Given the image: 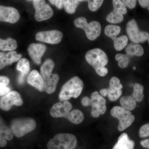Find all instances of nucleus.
<instances>
[{"instance_id":"obj_1","label":"nucleus","mask_w":149,"mask_h":149,"mask_svg":"<svg viewBox=\"0 0 149 149\" xmlns=\"http://www.w3.org/2000/svg\"><path fill=\"white\" fill-rule=\"evenodd\" d=\"M83 81L77 76L71 78L65 83L59 94V100L61 102L68 100L71 98H77L83 90Z\"/></svg>"},{"instance_id":"obj_2","label":"nucleus","mask_w":149,"mask_h":149,"mask_svg":"<svg viewBox=\"0 0 149 149\" xmlns=\"http://www.w3.org/2000/svg\"><path fill=\"white\" fill-rule=\"evenodd\" d=\"M55 66L53 61L47 59L40 68V72L46 84V93L52 94L55 92L58 83L59 77L58 74H52Z\"/></svg>"},{"instance_id":"obj_3","label":"nucleus","mask_w":149,"mask_h":149,"mask_svg":"<svg viewBox=\"0 0 149 149\" xmlns=\"http://www.w3.org/2000/svg\"><path fill=\"white\" fill-rule=\"evenodd\" d=\"M76 137L70 133H60L48 142V149H75L77 146Z\"/></svg>"},{"instance_id":"obj_4","label":"nucleus","mask_w":149,"mask_h":149,"mask_svg":"<svg viewBox=\"0 0 149 149\" xmlns=\"http://www.w3.org/2000/svg\"><path fill=\"white\" fill-rule=\"evenodd\" d=\"M36 126V122L32 118L17 119L12 122L11 130L15 136L20 138L32 132Z\"/></svg>"},{"instance_id":"obj_5","label":"nucleus","mask_w":149,"mask_h":149,"mask_svg":"<svg viewBox=\"0 0 149 149\" xmlns=\"http://www.w3.org/2000/svg\"><path fill=\"white\" fill-rule=\"evenodd\" d=\"M111 114L119 120L118 130L123 131L132 125L135 119L131 112L126 110L122 107L115 106L111 111Z\"/></svg>"},{"instance_id":"obj_6","label":"nucleus","mask_w":149,"mask_h":149,"mask_svg":"<svg viewBox=\"0 0 149 149\" xmlns=\"http://www.w3.org/2000/svg\"><path fill=\"white\" fill-rule=\"evenodd\" d=\"M85 58L87 62L95 70L105 67L108 63V58L106 54L98 48L88 51L85 54Z\"/></svg>"},{"instance_id":"obj_7","label":"nucleus","mask_w":149,"mask_h":149,"mask_svg":"<svg viewBox=\"0 0 149 149\" xmlns=\"http://www.w3.org/2000/svg\"><path fill=\"white\" fill-rule=\"evenodd\" d=\"M126 32L129 39L133 43L144 42L149 38L148 32L140 30L137 22L134 19H131L127 23Z\"/></svg>"},{"instance_id":"obj_8","label":"nucleus","mask_w":149,"mask_h":149,"mask_svg":"<svg viewBox=\"0 0 149 149\" xmlns=\"http://www.w3.org/2000/svg\"><path fill=\"white\" fill-rule=\"evenodd\" d=\"M32 2L35 10V17L37 21H45L53 16V10L45 1L34 0Z\"/></svg>"},{"instance_id":"obj_9","label":"nucleus","mask_w":149,"mask_h":149,"mask_svg":"<svg viewBox=\"0 0 149 149\" xmlns=\"http://www.w3.org/2000/svg\"><path fill=\"white\" fill-rule=\"evenodd\" d=\"M91 105L92 107L91 115L94 118H97L100 115L104 114L107 110L106 100L97 91H95L91 96Z\"/></svg>"},{"instance_id":"obj_10","label":"nucleus","mask_w":149,"mask_h":149,"mask_svg":"<svg viewBox=\"0 0 149 149\" xmlns=\"http://www.w3.org/2000/svg\"><path fill=\"white\" fill-rule=\"evenodd\" d=\"M23 104L20 94L16 91H10L0 99V108L4 111H8L13 106H20Z\"/></svg>"},{"instance_id":"obj_11","label":"nucleus","mask_w":149,"mask_h":149,"mask_svg":"<svg viewBox=\"0 0 149 149\" xmlns=\"http://www.w3.org/2000/svg\"><path fill=\"white\" fill-rule=\"evenodd\" d=\"M63 37V34L57 30L41 31L37 32L36 35V39L51 44H57L60 42Z\"/></svg>"},{"instance_id":"obj_12","label":"nucleus","mask_w":149,"mask_h":149,"mask_svg":"<svg viewBox=\"0 0 149 149\" xmlns=\"http://www.w3.org/2000/svg\"><path fill=\"white\" fill-rule=\"evenodd\" d=\"M20 18V15L16 8L12 7L0 5V22L16 23Z\"/></svg>"},{"instance_id":"obj_13","label":"nucleus","mask_w":149,"mask_h":149,"mask_svg":"<svg viewBox=\"0 0 149 149\" xmlns=\"http://www.w3.org/2000/svg\"><path fill=\"white\" fill-rule=\"evenodd\" d=\"M72 108V104L66 101L63 103L58 102L54 104L50 110V113L54 118H66Z\"/></svg>"},{"instance_id":"obj_14","label":"nucleus","mask_w":149,"mask_h":149,"mask_svg":"<svg viewBox=\"0 0 149 149\" xmlns=\"http://www.w3.org/2000/svg\"><path fill=\"white\" fill-rule=\"evenodd\" d=\"M46 49V46L43 44L32 43L29 45L27 50L29 56L34 62L37 65H40L41 63V58L44 55Z\"/></svg>"},{"instance_id":"obj_15","label":"nucleus","mask_w":149,"mask_h":149,"mask_svg":"<svg viewBox=\"0 0 149 149\" xmlns=\"http://www.w3.org/2000/svg\"><path fill=\"white\" fill-rule=\"evenodd\" d=\"M27 83L41 92L45 91L46 84L42 75L36 70L29 73L27 78Z\"/></svg>"},{"instance_id":"obj_16","label":"nucleus","mask_w":149,"mask_h":149,"mask_svg":"<svg viewBox=\"0 0 149 149\" xmlns=\"http://www.w3.org/2000/svg\"><path fill=\"white\" fill-rule=\"evenodd\" d=\"M22 57L21 54L17 53L16 51H10L7 53L0 52V70L13 63L18 61Z\"/></svg>"},{"instance_id":"obj_17","label":"nucleus","mask_w":149,"mask_h":149,"mask_svg":"<svg viewBox=\"0 0 149 149\" xmlns=\"http://www.w3.org/2000/svg\"><path fill=\"white\" fill-rule=\"evenodd\" d=\"M101 29V25L100 22L93 21L88 23L83 30L85 31L87 38L91 41H94L100 36Z\"/></svg>"},{"instance_id":"obj_18","label":"nucleus","mask_w":149,"mask_h":149,"mask_svg":"<svg viewBox=\"0 0 149 149\" xmlns=\"http://www.w3.org/2000/svg\"><path fill=\"white\" fill-rule=\"evenodd\" d=\"M135 143L130 140L126 133H123L118 138L117 143L112 149H133Z\"/></svg>"},{"instance_id":"obj_19","label":"nucleus","mask_w":149,"mask_h":149,"mask_svg":"<svg viewBox=\"0 0 149 149\" xmlns=\"http://www.w3.org/2000/svg\"><path fill=\"white\" fill-rule=\"evenodd\" d=\"M17 42L13 38L8 37L6 40L0 38V50L13 51L17 48Z\"/></svg>"},{"instance_id":"obj_20","label":"nucleus","mask_w":149,"mask_h":149,"mask_svg":"<svg viewBox=\"0 0 149 149\" xmlns=\"http://www.w3.org/2000/svg\"><path fill=\"white\" fill-rule=\"evenodd\" d=\"M126 54L129 56H141L143 55L144 49L143 47L139 44H130L125 49Z\"/></svg>"},{"instance_id":"obj_21","label":"nucleus","mask_w":149,"mask_h":149,"mask_svg":"<svg viewBox=\"0 0 149 149\" xmlns=\"http://www.w3.org/2000/svg\"><path fill=\"white\" fill-rule=\"evenodd\" d=\"M120 105L126 110H133L136 107V101L132 95L123 96L120 100Z\"/></svg>"},{"instance_id":"obj_22","label":"nucleus","mask_w":149,"mask_h":149,"mask_svg":"<svg viewBox=\"0 0 149 149\" xmlns=\"http://www.w3.org/2000/svg\"><path fill=\"white\" fill-rule=\"evenodd\" d=\"M84 115L81 111L74 109L69 113L66 119L75 124H80L84 120Z\"/></svg>"},{"instance_id":"obj_23","label":"nucleus","mask_w":149,"mask_h":149,"mask_svg":"<svg viewBox=\"0 0 149 149\" xmlns=\"http://www.w3.org/2000/svg\"><path fill=\"white\" fill-rule=\"evenodd\" d=\"M17 69L21 72L19 75L25 77L30 70V63L29 60L25 58L20 59L17 65Z\"/></svg>"},{"instance_id":"obj_24","label":"nucleus","mask_w":149,"mask_h":149,"mask_svg":"<svg viewBox=\"0 0 149 149\" xmlns=\"http://www.w3.org/2000/svg\"><path fill=\"white\" fill-rule=\"evenodd\" d=\"M133 92L131 95L136 102H141L143 101L144 97V87L139 83H136L133 85Z\"/></svg>"},{"instance_id":"obj_25","label":"nucleus","mask_w":149,"mask_h":149,"mask_svg":"<svg viewBox=\"0 0 149 149\" xmlns=\"http://www.w3.org/2000/svg\"><path fill=\"white\" fill-rule=\"evenodd\" d=\"M120 30L121 28L119 26L109 24L105 28L104 33L107 36L113 40L120 33Z\"/></svg>"},{"instance_id":"obj_26","label":"nucleus","mask_w":149,"mask_h":149,"mask_svg":"<svg viewBox=\"0 0 149 149\" xmlns=\"http://www.w3.org/2000/svg\"><path fill=\"white\" fill-rule=\"evenodd\" d=\"M85 1H64V7L65 10L68 13L72 14L74 13L76 10L77 6L81 2Z\"/></svg>"},{"instance_id":"obj_27","label":"nucleus","mask_w":149,"mask_h":149,"mask_svg":"<svg viewBox=\"0 0 149 149\" xmlns=\"http://www.w3.org/2000/svg\"><path fill=\"white\" fill-rule=\"evenodd\" d=\"M113 40V46L116 50L120 51L127 45L128 38L125 35H122L119 37H116Z\"/></svg>"},{"instance_id":"obj_28","label":"nucleus","mask_w":149,"mask_h":149,"mask_svg":"<svg viewBox=\"0 0 149 149\" xmlns=\"http://www.w3.org/2000/svg\"><path fill=\"white\" fill-rule=\"evenodd\" d=\"M10 83L8 77L0 76V96L5 95L10 92V88L8 86Z\"/></svg>"},{"instance_id":"obj_29","label":"nucleus","mask_w":149,"mask_h":149,"mask_svg":"<svg viewBox=\"0 0 149 149\" xmlns=\"http://www.w3.org/2000/svg\"><path fill=\"white\" fill-rule=\"evenodd\" d=\"M123 15L116 12L113 10L107 16L106 19L107 21L113 24H117L121 22L123 20Z\"/></svg>"},{"instance_id":"obj_30","label":"nucleus","mask_w":149,"mask_h":149,"mask_svg":"<svg viewBox=\"0 0 149 149\" xmlns=\"http://www.w3.org/2000/svg\"><path fill=\"white\" fill-rule=\"evenodd\" d=\"M0 134L6 140L10 141L13 139V135L10 128L4 124L0 119Z\"/></svg>"},{"instance_id":"obj_31","label":"nucleus","mask_w":149,"mask_h":149,"mask_svg":"<svg viewBox=\"0 0 149 149\" xmlns=\"http://www.w3.org/2000/svg\"><path fill=\"white\" fill-rule=\"evenodd\" d=\"M107 90L108 98L111 101L114 102L117 100L122 95L121 90L110 87L107 88Z\"/></svg>"},{"instance_id":"obj_32","label":"nucleus","mask_w":149,"mask_h":149,"mask_svg":"<svg viewBox=\"0 0 149 149\" xmlns=\"http://www.w3.org/2000/svg\"><path fill=\"white\" fill-rule=\"evenodd\" d=\"M113 10L116 12L120 14H126L127 13V10L126 7L124 6L122 1L120 0H113L112 1Z\"/></svg>"},{"instance_id":"obj_33","label":"nucleus","mask_w":149,"mask_h":149,"mask_svg":"<svg viewBox=\"0 0 149 149\" xmlns=\"http://www.w3.org/2000/svg\"><path fill=\"white\" fill-rule=\"evenodd\" d=\"M115 59L118 61V65L120 68H125L129 63V56L127 54H118L115 56Z\"/></svg>"},{"instance_id":"obj_34","label":"nucleus","mask_w":149,"mask_h":149,"mask_svg":"<svg viewBox=\"0 0 149 149\" xmlns=\"http://www.w3.org/2000/svg\"><path fill=\"white\" fill-rule=\"evenodd\" d=\"M88 2V8L91 11L95 12L101 6L103 3L104 1L100 0H93L87 1Z\"/></svg>"},{"instance_id":"obj_35","label":"nucleus","mask_w":149,"mask_h":149,"mask_svg":"<svg viewBox=\"0 0 149 149\" xmlns=\"http://www.w3.org/2000/svg\"><path fill=\"white\" fill-rule=\"evenodd\" d=\"M74 25L75 27L80 29H84V27L88 24L87 19L83 17H77L74 19Z\"/></svg>"},{"instance_id":"obj_36","label":"nucleus","mask_w":149,"mask_h":149,"mask_svg":"<svg viewBox=\"0 0 149 149\" xmlns=\"http://www.w3.org/2000/svg\"><path fill=\"white\" fill-rule=\"evenodd\" d=\"M109 87L121 90L123 85L120 83V80L118 77H111L110 80Z\"/></svg>"},{"instance_id":"obj_37","label":"nucleus","mask_w":149,"mask_h":149,"mask_svg":"<svg viewBox=\"0 0 149 149\" xmlns=\"http://www.w3.org/2000/svg\"><path fill=\"white\" fill-rule=\"evenodd\" d=\"M139 135L141 138L149 136V123H146L141 126L139 130Z\"/></svg>"},{"instance_id":"obj_38","label":"nucleus","mask_w":149,"mask_h":149,"mask_svg":"<svg viewBox=\"0 0 149 149\" xmlns=\"http://www.w3.org/2000/svg\"><path fill=\"white\" fill-rule=\"evenodd\" d=\"M122 2L125 7L131 9L135 8L137 3V1L135 0H123Z\"/></svg>"},{"instance_id":"obj_39","label":"nucleus","mask_w":149,"mask_h":149,"mask_svg":"<svg viewBox=\"0 0 149 149\" xmlns=\"http://www.w3.org/2000/svg\"><path fill=\"white\" fill-rule=\"evenodd\" d=\"M95 70L97 74L101 77H104L107 74L108 72L107 68L105 67L97 68V69H95Z\"/></svg>"},{"instance_id":"obj_40","label":"nucleus","mask_w":149,"mask_h":149,"mask_svg":"<svg viewBox=\"0 0 149 149\" xmlns=\"http://www.w3.org/2000/svg\"><path fill=\"white\" fill-rule=\"evenodd\" d=\"M49 1L52 4L55 6L59 9H61L63 7V6H64V1H62V0H60V1H59V0L58 1V0H56H56L55 1L52 0V1H51V0H50Z\"/></svg>"},{"instance_id":"obj_41","label":"nucleus","mask_w":149,"mask_h":149,"mask_svg":"<svg viewBox=\"0 0 149 149\" xmlns=\"http://www.w3.org/2000/svg\"><path fill=\"white\" fill-rule=\"evenodd\" d=\"M82 105L84 107H88L91 105V98L88 97H83L81 100Z\"/></svg>"},{"instance_id":"obj_42","label":"nucleus","mask_w":149,"mask_h":149,"mask_svg":"<svg viewBox=\"0 0 149 149\" xmlns=\"http://www.w3.org/2000/svg\"><path fill=\"white\" fill-rule=\"evenodd\" d=\"M139 2L140 5L143 8H146L149 6V0H140Z\"/></svg>"},{"instance_id":"obj_43","label":"nucleus","mask_w":149,"mask_h":149,"mask_svg":"<svg viewBox=\"0 0 149 149\" xmlns=\"http://www.w3.org/2000/svg\"><path fill=\"white\" fill-rule=\"evenodd\" d=\"M7 144L6 140L0 134V147H5Z\"/></svg>"},{"instance_id":"obj_44","label":"nucleus","mask_w":149,"mask_h":149,"mask_svg":"<svg viewBox=\"0 0 149 149\" xmlns=\"http://www.w3.org/2000/svg\"><path fill=\"white\" fill-rule=\"evenodd\" d=\"M141 145L143 147L149 149V139H146L141 141Z\"/></svg>"},{"instance_id":"obj_45","label":"nucleus","mask_w":149,"mask_h":149,"mask_svg":"<svg viewBox=\"0 0 149 149\" xmlns=\"http://www.w3.org/2000/svg\"><path fill=\"white\" fill-rule=\"evenodd\" d=\"M100 93L103 97H105L108 95L107 88H103L100 90Z\"/></svg>"},{"instance_id":"obj_46","label":"nucleus","mask_w":149,"mask_h":149,"mask_svg":"<svg viewBox=\"0 0 149 149\" xmlns=\"http://www.w3.org/2000/svg\"><path fill=\"white\" fill-rule=\"evenodd\" d=\"M130 85V87H133V83H130V85Z\"/></svg>"},{"instance_id":"obj_47","label":"nucleus","mask_w":149,"mask_h":149,"mask_svg":"<svg viewBox=\"0 0 149 149\" xmlns=\"http://www.w3.org/2000/svg\"><path fill=\"white\" fill-rule=\"evenodd\" d=\"M133 70H136V66H133Z\"/></svg>"},{"instance_id":"obj_48","label":"nucleus","mask_w":149,"mask_h":149,"mask_svg":"<svg viewBox=\"0 0 149 149\" xmlns=\"http://www.w3.org/2000/svg\"><path fill=\"white\" fill-rule=\"evenodd\" d=\"M148 10H149V6L148 7Z\"/></svg>"},{"instance_id":"obj_49","label":"nucleus","mask_w":149,"mask_h":149,"mask_svg":"<svg viewBox=\"0 0 149 149\" xmlns=\"http://www.w3.org/2000/svg\"><path fill=\"white\" fill-rule=\"evenodd\" d=\"M148 40V43H149V38Z\"/></svg>"}]
</instances>
